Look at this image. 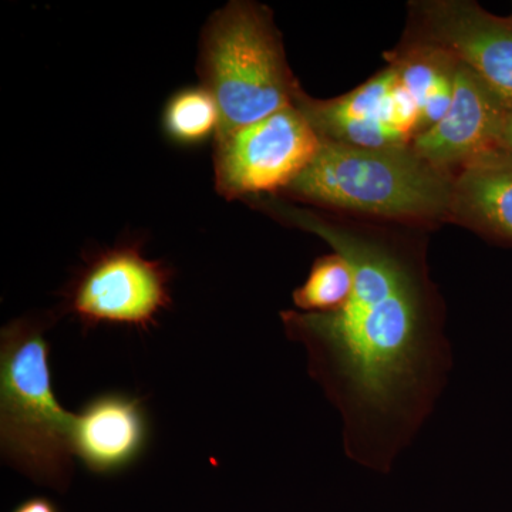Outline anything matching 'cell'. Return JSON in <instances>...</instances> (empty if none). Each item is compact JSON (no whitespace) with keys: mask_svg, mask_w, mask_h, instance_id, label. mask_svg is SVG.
<instances>
[{"mask_svg":"<svg viewBox=\"0 0 512 512\" xmlns=\"http://www.w3.org/2000/svg\"><path fill=\"white\" fill-rule=\"evenodd\" d=\"M200 72L217 101V138L293 106L301 92L281 36L265 6L232 2L212 16L202 36Z\"/></svg>","mask_w":512,"mask_h":512,"instance_id":"277c9868","label":"cell"},{"mask_svg":"<svg viewBox=\"0 0 512 512\" xmlns=\"http://www.w3.org/2000/svg\"><path fill=\"white\" fill-rule=\"evenodd\" d=\"M498 147H503L512 153V103H507V109H505L503 124L498 134Z\"/></svg>","mask_w":512,"mask_h":512,"instance_id":"2e32d148","label":"cell"},{"mask_svg":"<svg viewBox=\"0 0 512 512\" xmlns=\"http://www.w3.org/2000/svg\"><path fill=\"white\" fill-rule=\"evenodd\" d=\"M394 83L396 73L387 66L345 96L316 100L301 90L293 104L322 140L365 148L402 146L410 143L393 127Z\"/></svg>","mask_w":512,"mask_h":512,"instance_id":"9c48e42d","label":"cell"},{"mask_svg":"<svg viewBox=\"0 0 512 512\" xmlns=\"http://www.w3.org/2000/svg\"><path fill=\"white\" fill-rule=\"evenodd\" d=\"M220 126L217 101L205 87L178 93L165 110V128L181 143H198Z\"/></svg>","mask_w":512,"mask_h":512,"instance_id":"5bb4252c","label":"cell"},{"mask_svg":"<svg viewBox=\"0 0 512 512\" xmlns=\"http://www.w3.org/2000/svg\"><path fill=\"white\" fill-rule=\"evenodd\" d=\"M404 40L436 47L463 63L507 103H512V19L471 0L409 3Z\"/></svg>","mask_w":512,"mask_h":512,"instance_id":"52a82bcc","label":"cell"},{"mask_svg":"<svg viewBox=\"0 0 512 512\" xmlns=\"http://www.w3.org/2000/svg\"><path fill=\"white\" fill-rule=\"evenodd\" d=\"M272 211L328 242L352 268L345 305L285 311L281 319L342 417L346 456L389 473L429 420L453 367L443 298L427 264V229L279 202Z\"/></svg>","mask_w":512,"mask_h":512,"instance_id":"6da1fadb","label":"cell"},{"mask_svg":"<svg viewBox=\"0 0 512 512\" xmlns=\"http://www.w3.org/2000/svg\"><path fill=\"white\" fill-rule=\"evenodd\" d=\"M507 101L463 63L457 62L456 84L446 116L413 138L410 146L436 167L456 173L461 165L498 147Z\"/></svg>","mask_w":512,"mask_h":512,"instance_id":"ba28073f","label":"cell"},{"mask_svg":"<svg viewBox=\"0 0 512 512\" xmlns=\"http://www.w3.org/2000/svg\"><path fill=\"white\" fill-rule=\"evenodd\" d=\"M320 137L293 106L217 138L215 181L225 198L284 191L311 164Z\"/></svg>","mask_w":512,"mask_h":512,"instance_id":"5b68a950","label":"cell"},{"mask_svg":"<svg viewBox=\"0 0 512 512\" xmlns=\"http://www.w3.org/2000/svg\"><path fill=\"white\" fill-rule=\"evenodd\" d=\"M12 512H59L55 504L52 501L47 500L43 497L29 498V500L23 501L22 504L18 505Z\"/></svg>","mask_w":512,"mask_h":512,"instance_id":"9a60e30c","label":"cell"},{"mask_svg":"<svg viewBox=\"0 0 512 512\" xmlns=\"http://www.w3.org/2000/svg\"><path fill=\"white\" fill-rule=\"evenodd\" d=\"M150 439V424L143 403L126 393L93 397L74 414L73 456L94 474H116L143 456Z\"/></svg>","mask_w":512,"mask_h":512,"instance_id":"30bf717a","label":"cell"},{"mask_svg":"<svg viewBox=\"0 0 512 512\" xmlns=\"http://www.w3.org/2000/svg\"><path fill=\"white\" fill-rule=\"evenodd\" d=\"M35 320L20 319L0 338V444L20 473L63 491L72 478V424L53 392L49 342Z\"/></svg>","mask_w":512,"mask_h":512,"instance_id":"3957f363","label":"cell"},{"mask_svg":"<svg viewBox=\"0 0 512 512\" xmlns=\"http://www.w3.org/2000/svg\"><path fill=\"white\" fill-rule=\"evenodd\" d=\"M512 247V153L494 147L454 173L451 220Z\"/></svg>","mask_w":512,"mask_h":512,"instance_id":"8fae6325","label":"cell"},{"mask_svg":"<svg viewBox=\"0 0 512 512\" xmlns=\"http://www.w3.org/2000/svg\"><path fill=\"white\" fill-rule=\"evenodd\" d=\"M353 288L349 262L338 252L313 262L308 278L293 292V303L301 312H332L345 305Z\"/></svg>","mask_w":512,"mask_h":512,"instance_id":"4fadbf2b","label":"cell"},{"mask_svg":"<svg viewBox=\"0 0 512 512\" xmlns=\"http://www.w3.org/2000/svg\"><path fill=\"white\" fill-rule=\"evenodd\" d=\"M170 271L134 245L94 256L74 282L69 308L83 325L148 329L170 306Z\"/></svg>","mask_w":512,"mask_h":512,"instance_id":"8992f818","label":"cell"},{"mask_svg":"<svg viewBox=\"0 0 512 512\" xmlns=\"http://www.w3.org/2000/svg\"><path fill=\"white\" fill-rule=\"evenodd\" d=\"M510 18L512 19V15L510 16Z\"/></svg>","mask_w":512,"mask_h":512,"instance_id":"e0dca14e","label":"cell"},{"mask_svg":"<svg viewBox=\"0 0 512 512\" xmlns=\"http://www.w3.org/2000/svg\"><path fill=\"white\" fill-rule=\"evenodd\" d=\"M384 57L419 106V134L439 123L453 101L457 60L436 47L404 39Z\"/></svg>","mask_w":512,"mask_h":512,"instance_id":"7c38bea8","label":"cell"},{"mask_svg":"<svg viewBox=\"0 0 512 512\" xmlns=\"http://www.w3.org/2000/svg\"><path fill=\"white\" fill-rule=\"evenodd\" d=\"M453 185L454 173L410 144L365 148L322 140L284 192L335 214L429 229L450 222Z\"/></svg>","mask_w":512,"mask_h":512,"instance_id":"7a4b0ae2","label":"cell"}]
</instances>
